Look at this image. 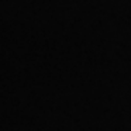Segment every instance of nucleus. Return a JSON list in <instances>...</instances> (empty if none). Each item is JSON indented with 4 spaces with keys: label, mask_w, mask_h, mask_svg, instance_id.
Listing matches in <instances>:
<instances>
[]
</instances>
